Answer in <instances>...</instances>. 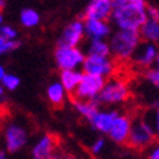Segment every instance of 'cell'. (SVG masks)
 Returning a JSON list of instances; mask_svg holds the SVG:
<instances>
[{
    "mask_svg": "<svg viewBox=\"0 0 159 159\" xmlns=\"http://www.w3.org/2000/svg\"><path fill=\"white\" fill-rule=\"evenodd\" d=\"M66 96H68V93H66V90L64 89V87L61 85L60 82L50 83L46 89V97L54 107H60V106H62L64 102L66 101Z\"/></svg>",
    "mask_w": 159,
    "mask_h": 159,
    "instance_id": "ac0fdd59",
    "label": "cell"
},
{
    "mask_svg": "<svg viewBox=\"0 0 159 159\" xmlns=\"http://www.w3.org/2000/svg\"><path fill=\"white\" fill-rule=\"evenodd\" d=\"M82 69L84 74L96 75L107 80V78L113 75L116 70V64L111 56L85 55Z\"/></svg>",
    "mask_w": 159,
    "mask_h": 159,
    "instance_id": "8992f818",
    "label": "cell"
},
{
    "mask_svg": "<svg viewBox=\"0 0 159 159\" xmlns=\"http://www.w3.org/2000/svg\"><path fill=\"white\" fill-rule=\"evenodd\" d=\"M85 38L84 31V20L75 19L71 20L66 27L61 31L60 37L57 39L59 46H70V47H79Z\"/></svg>",
    "mask_w": 159,
    "mask_h": 159,
    "instance_id": "9c48e42d",
    "label": "cell"
},
{
    "mask_svg": "<svg viewBox=\"0 0 159 159\" xmlns=\"http://www.w3.org/2000/svg\"><path fill=\"white\" fill-rule=\"evenodd\" d=\"M57 140L52 134H43L39 136L31 149L32 159H51L56 154Z\"/></svg>",
    "mask_w": 159,
    "mask_h": 159,
    "instance_id": "30bf717a",
    "label": "cell"
},
{
    "mask_svg": "<svg viewBox=\"0 0 159 159\" xmlns=\"http://www.w3.org/2000/svg\"><path fill=\"white\" fill-rule=\"evenodd\" d=\"M5 8V0H0V13Z\"/></svg>",
    "mask_w": 159,
    "mask_h": 159,
    "instance_id": "836d02e7",
    "label": "cell"
},
{
    "mask_svg": "<svg viewBox=\"0 0 159 159\" xmlns=\"http://www.w3.org/2000/svg\"><path fill=\"white\" fill-rule=\"evenodd\" d=\"M19 22L23 25L24 28H34L39 24L41 22V16L36 9L32 8H24L20 10V14H19Z\"/></svg>",
    "mask_w": 159,
    "mask_h": 159,
    "instance_id": "ffe728a7",
    "label": "cell"
},
{
    "mask_svg": "<svg viewBox=\"0 0 159 159\" xmlns=\"http://www.w3.org/2000/svg\"><path fill=\"white\" fill-rule=\"evenodd\" d=\"M4 96H5V89L2 84H0V98H4Z\"/></svg>",
    "mask_w": 159,
    "mask_h": 159,
    "instance_id": "d6a6232c",
    "label": "cell"
},
{
    "mask_svg": "<svg viewBox=\"0 0 159 159\" xmlns=\"http://www.w3.org/2000/svg\"><path fill=\"white\" fill-rule=\"evenodd\" d=\"M147 8L145 0H125L112 9L110 19L120 31L139 32L143 23L147 20Z\"/></svg>",
    "mask_w": 159,
    "mask_h": 159,
    "instance_id": "6da1fadb",
    "label": "cell"
},
{
    "mask_svg": "<svg viewBox=\"0 0 159 159\" xmlns=\"http://www.w3.org/2000/svg\"><path fill=\"white\" fill-rule=\"evenodd\" d=\"M0 36L8 39V41H16V39H18V31L11 25L3 24L0 27Z\"/></svg>",
    "mask_w": 159,
    "mask_h": 159,
    "instance_id": "cb8c5ba5",
    "label": "cell"
},
{
    "mask_svg": "<svg viewBox=\"0 0 159 159\" xmlns=\"http://www.w3.org/2000/svg\"><path fill=\"white\" fill-rule=\"evenodd\" d=\"M145 78H147V80L154 88H157L159 90V51H158V55H157L153 68H149L145 71Z\"/></svg>",
    "mask_w": 159,
    "mask_h": 159,
    "instance_id": "7402d4cb",
    "label": "cell"
},
{
    "mask_svg": "<svg viewBox=\"0 0 159 159\" xmlns=\"http://www.w3.org/2000/svg\"><path fill=\"white\" fill-rule=\"evenodd\" d=\"M158 51H159V47L154 43H149V42L140 43V46L138 47L136 52L134 54L131 60L138 68L149 69L155 62Z\"/></svg>",
    "mask_w": 159,
    "mask_h": 159,
    "instance_id": "7c38bea8",
    "label": "cell"
},
{
    "mask_svg": "<svg viewBox=\"0 0 159 159\" xmlns=\"http://www.w3.org/2000/svg\"><path fill=\"white\" fill-rule=\"evenodd\" d=\"M118 113L120 112L115 110H98L88 122L99 134H107Z\"/></svg>",
    "mask_w": 159,
    "mask_h": 159,
    "instance_id": "5bb4252c",
    "label": "cell"
},
{
    "mask_svg": "<svg viewBox=\"0 0 159 159\" xmlns=\"http://www.w3.org/2000/svg\"><path fill=\"white\" fill-rule=\"evenodd\" d=\"M73 106H74V108L76 110V112L80 115L82 117H84L85 120H88V121L92 118V116H93L99 110V104L96 101L74 99Z\"/></svg>",
    "mask_w": 159,
    "mask_h": 159,
    "instance_id": "d6986e66",
    "label": "cell"
},
{
    "mask_svg": "<svg viewBox=\"0 0 159 159\" xmlns=\"http://www.w3.org/2000/svg\"><path fill=\"white\" fill-rule=\"evenodd\" d=\"M147 18L159 19V9L155 7H148L147 8Z\"/></svg>",
    "mask_w": 159,
    "mask_h": 159,
    "instance_id": "83f0119b",
    "label": "cell"
},
{
    "mask_svg": "<svg viewBox=\"0 0 159 159\" xmlns=\"http://www.w3.org/2000/svg\"><path fill=\"white\" fill-rule=\"evenodd\" d=\"M112 14L111 0H90L84 10L85 19L108 22Z\"/></svg>",
    "mask_w": 159,
    "mask_h": 159,
    "instance_id": "4fadbf2b",
    "label": "cell"
},
{
    "mask_svg": "<svg viewBox=\"0 0 159 159\" xmlns=\"http://www.w3.org/2000/svg\"><path fill=\"white\" fill-rule=\"evenodd\" d=\"M141 38L139 32L135 31H120L117 30L110 36L108 45L111 57L118 61H129L132 59L140 46Z\"/></svg>",
    "mask_w": 159,
    "mask_h": 159,
    "instance_id": "7a4b0ae2",
    "label": "cell"
},
{
    "mask_svg": "<svg viewBox=\"0 0 159 159\" xmlns=\"http://www.w3.org/2000/svg\"><path fill=\"white\" fill-rule=\"evenodd\" d=\"M28 143V131L22 124L11 121L4 129V149L8 153L20 152Z\"/></svg>",
    "mask_w": 159,
    "mask_h": 159,
    "instance_id": "52a82bcc",
    "label": "cell"
},
{
    "mask_svg": "<svg viewBox=\"0 0 159 159\" xmlns=\"http://www.w3.org/2000/svg\"><path fill=\"white\" fill-rule=\"evenodd\" d=\"M0 159H8V152L5 149H0Z\"/></svg>",
    "mask_w": 159,
    "mask_h": 159,
    "instance_id": "1f68e13d",
    "label": "cell"
},
{
    "mask_svg": "<svg viewBox=\"0 0 159 159\" xmlns=\"http://www.w3.org/2000/svg\"><path fill=\"white\" fill-rule=\"evenodd\" d=\"M106 83V79L90 75V74H84L82 76V80L79 83L78 88L74 92L75 99H82V101H96L97 97L99 96L101 90Z\"/></svg>",
    "mask_w": 159,
    "mask_h": 159,
    "instance_id": "ba28073f",
    "label": "cell"
},
{
    "mask_svg": "<svg viewBox=\"0 0 159 159\" xmlns=\"http://www.w3.org/2000/svg\"><path fill=\"white\" fill-rule=\"evenodd\" d=\"M0 84L4 87L5 90H10V92H13V90L18 89V87L20 85V79H19L16 74L7 73V74L4 75V78L2 79Z\"/></svg>",
    "mask_w": 159,
    "mask_h": 159,
    "instance_id": "603a6c76",
    "label": "cell"
},
{
    "mask_svg": "<svg viewBox=\"0 0 159 159\" xmlns=\"http://www.w3.org/2000/svg\"><path fill=\"white\" fill-rule=\"evenodd\" d=\"M83 71L80 70H61L60 71V83L66 90V93H74L82 80Z\"/></svg>",
    "mask_w": 159,
    "mask_h": 159,
    "instance_id": "e0dca14e",
    "label": "cell"
},
{
    "mask_svg": "<svg viewBox=\"0 0 159 159\" xmlns=\"http://www.w3.org/2000/svg\"><path fill=\"white\" fill-rule=\"evenodd\" d=\"M3 24H4V16L2 14V13H0V27H2Z\"/></svg>",
    "mask_w": 159,
    "mask_h": 159,
    "instance_id": "e575fe53",
    "label": "cell"
},
{
    "mask_svg": "<svg viewBox=\"0 0 159 159\" xmlns=\"http://www.w3.org/2000/svg\"><path fill=\"white\" fill-rule=\"evenodd\" d=\"M87 55L111 56L108 41H106V39H89V43L87 47Z\"/></svg>",
    "mask_w": 159,
    "mask_h": 159,
    "instance_id": "44dd1931",
    "label": "cell"
},
{
    "mask_svg": "<svg viewBox=\"0 0 159 159\" xmlns=\"http://www.w3.org/2000/svg\"><path fill=\"white\" fill-rule=\"evenodd\" d=\"M106 148V140L103 138H97L96 140H93V143L90 144V153L93 154V155H98L101 154Z\"/></svg>",
    "mask_w": 159,
    "mask_h": 159,
    "instance_id": "484cf974",
    "label": "cell"
},
{
    "mask_svg": "<svg viewBox=\"0 0 159 159\" xmlns=\"http://www.w3.org/2000/svg\"><path fill=\"white\" fill-rule=\"evenodd\" d=\"M19 46H20V42L18 41V39H16V41H5L2 46H0V56L7 55V54H9V52L16 51Z\"/></svg>",
    "mask_w": 159,
    "mask_h": 159,
    "instance_id": "d4e9b609",
    "label": "cell"
},
{
    "mask_svg": "<svg viewBox=\"0 0 159 159\" xmlns=\"http://www.w3.org/2000/svg\"><path fill=\"white\" fill-rule=\"evenodd\" d=\"M149 124L152 125V127L155 132V136H159V101L155 103V108H154V112L152 115V120L149 121Z\"/></svg>",
    "mask_w": 159,
    "mask_h": 159,
    "instance_id": "4316f807",
    "label": "cell"
},
{
    "mask_svg": "<svg viewBox=\"0 0 159 159\" xmlns=\"http://www.w3.org/2000/svg\"><path fill=\"white\" fill-rule=\"evenodd\" d=\"M155 140V132L147 118L132 121L127 144L134 149H145Z\"/></svg>",
    "mask_w": 159,
    "mask_h": 159,
    "instance_id": "277c9868",
    "label": "cell"
},
{
    "mask_svg": "<svg viewBox=\"0 0 159 159\" xmlns=\"http://www.w3.org/2000/svg\"><path fill=\"white\" fill-rule=\"evenodd\" d=\"M57 154H59V159H80L73 154H65V153H57Z\"/></svg>",
    "mask_w": 159,
    "mask_h": 159,
    "instance_id": "f546056e",
    "label": "cell"
},
{
    "mask_svg": "<svg viewBox=\"0 0 159 159\" xmlns=\"http://www.w3.org/2000/svg\"><path fill=\"white\" fill-rule=\"evenodd\" d=\"M130 97V88L127 83L121 78H111L106 80L99 96L96 102L98 104H121L125 103Z\"/></svg>",
    "mask_w": 159,
    "mask_h": 159,
    "instance_id": "3957f363",
    "label": "cell"
},
{
    "mask_svg": "<svg viewBox=\"0 0 159 159\" xmlns=\"http://www.w3.org/2000/svg\"><path fill=\"white\" fill-rule=\"evenodd\" d=\"M131 125H132V120L127 115L118 113L110 131L107 132V135L116 144H126L131 131Z\"/></svg>",
    "mask_w": 159,
    "mask_h": 159,
    "instance_id": "8fae6325",
    "label": "cell"
},
{
    "mask_svg": "<svg viewBox=\"0 0 159 159\" xmlns=\"http://www.w3.org/2000/svg\"><path fill=\"white\" fill-rule=\"evenodd\" d=\"M139 36L144 42L159 45V19L147 18L139 30Z\"/></svg>",
    "mask_w": 159,
    "mask_h": 159,
    "instance_id": "2e32d148",
    "label": "cell"
},
{
    "mask_svg": "<svg viewBox=\"0 0 159 159\" xmlns=\"http://www.w3.org/2000/svg\"><path fill=\"white\" fill-rule=\"evenodd\" d=\"M54 59L56 66L61 70H79L85 59V52L80 47L59 46L55 48Z\"/></svg>",
    "mask_w": 159,
    "mask_h": 159,
    "instance_id": "5b68a950",
    "label": "cell"
},
{
    "mask_svg": "<svg viewBox=\"0 0 159 159\" xmlns=\"http://www.w3.org/2000/svg\"><path fill=\"white\" fill-rule=\"evenodd\" d=\"M84 31L89 39H107L111 36V25L104 20L84 19Z\"/></svg>",
    "mask_w": 159,
    "mask_h": 159,
    "instance_id": "9a60e30c",
    "label": "cell"
},
{
    "mask_svg": "<svg viewBox=\"0 0 159 159\" xmlns=\"http://www.w3.org/2000/svg\"><path fill=\"white\" fill-rule=\"evenodd\" d=\"M7 74V70H5V68H4V66L2 65V64H0V82H2V79L4 78V75Z\"/></svg>",
    "mask_w": 159,
    "mask_h": 159,
    "instance_id": "4dcf8cb0",
    "label": "cell"
},
{
    "mask_svg": "<svg viewBox=\"0 0 159 159\" xmlns=\"http://www.w3.org/2000/svg\"><path fill=\"white\" fill-rule=\"evenodd\" d=\"M149 159H159V144L154 145L149 153Z\"/></svg>",
    "mask_w": 159,
    "mask_h": 159,
    "instance_id": "f1b7e54d",
    "label": "cell"
}]
</instances>
